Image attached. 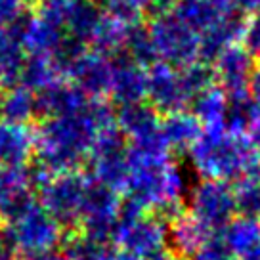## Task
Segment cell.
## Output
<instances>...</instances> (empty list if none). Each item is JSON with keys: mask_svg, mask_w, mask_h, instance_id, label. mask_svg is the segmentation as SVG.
<instances>
[{"mask_svg": "<svg viewBox=\"0 0 260 260\" xmlns=\"http://www.w3.org/2000/svg\"><path fill=\"white\" fill-rule=\"evenodd\" d=\"M247 94L260 107V61L254 63V67H252V73L249 77V86H247Z\"/></svg>", "mask_w": 260, "mask_h": 260, "instance_id": "obj_36", "label": "cell"}, {"mask_svg": "<svg viewBox=\"0 0 260 260\" xmlns=\"http://www.w3.org/2000/svg\"><path fill=\"white\" fill-rule=\"evenodd\" d=\"M113 65L111 59L100 52L86 50L79 59H75L65 71V77L90 100H102L109 94Z\"/></svg>", "mask_w": 260, "mask_h": 260, "instance_id": "obj_9", "label": "cell"}, {"mask_svg": "<svg viewBox=\"0 0 260 260\" xmlns=\"http://www.w3.org/2000/svg\"><path fill=\"white\" fill-rule=\"evenodd\" d=\"M111 59L113 73L109 84V96L117 106L124 104H136L146 102V86H147V71L144 67L136 65L124 52L115 54Z\"/></svg>", "mask_w": 260, "mask_h": 260, "instance_id": "obj_12", "label": "cell"}, {"mask_svg": "<svg viewBox=\"0 0 260 260\" xmlns=\"http://www.w3.org/2000/svg\"><path fill=\"white\" fill-rule=\"evenodd\" d=\"M128 2L138 10L142 16H149V12H151V6H153L155 0H128Z\"/></svg>", "mask_w": 260, "mask_h": 260, "instance_id": "obj_39", "label": "cell"}, {"mask_svg": "<svg viewBox=\"0 0 260 260\" xmlns=\"http://www.w3.org/2000/svg\"><path fill=\"white\" fill-rule=\"evenodd\" d=\"M203 126L195 119L191 111H176V113L165 115L159 122V134H161L165 146L169 151H189L197 138L201 136Z\"/></svg>", "mask_w": 260, "mask_h": 260, "instance_id": "obj_18", "label": "cell"}, {"mask_svg": "<svg viewBox=\"0 0 260 260\" xmlns=\"http://www.w3.org/2000/svg\"><path fill=\"white\" fill-rule=\"evenodd\" d=\"M249 140H251L252 149H254V153H256V157H258L260 161V115L258 119H256V122H254V126L251 128V132H249Z\"/></svg>", "mask_w": 260, "mask_h": 260, "instance_id": "obj_38", "label": "cell"}, {"mask_svg": "<svg viewBox=\"0 0 260 260\" xmlns=\"http://www.w3.org/2000/svg\"><path fill=\"white\" fill-rule=\"evenodd\" d=\"M111 124H115V109L104 100H90L84 111L77 115L42 119L35 130V161L52 176L77 172L98 132Z\"/></svg>", "mask_w": 260, "mask_h": 260, "instance_id": "obj_1", "label": "cell"}, {"mask_svg": "<svg viewBox=\"0 0 260 260\" xmlns=\"http://www.w3.org/2000/svg\"><path fill=\"white\" fill-rule=\"evenodd\" d=\"M189 159L203 178L226 184L260 171V161L251 140L241 134H232L224 126L205 128L189 147Z\"/></svg>", "mask_w": 260, "mask_h": 260, "instance_id": "obj_2", "label": "cell"}, {"mask_svg": "<svg viewBox=\"0 0 260 260\" xmlns=\"http://www.w3.org/2000/svg\"><path fill=\"white\" fill-rule=\"evenodd\" d=\"M234 201L239 216L260 222V171L237 180L234 186Z\"/></svg>", "mask_w": 260, "mask_h": 260, "instance_id": "obj_30", "label": "cell"}, {"mask_svg": "<svg viewBox=\"0 0 260 260\" xmlns=\"http://www.w3.org/2000/svg\"><path fill=\"white\" fill-rule=\"evenodd\" d=\"M189 107H191V113L195 115V119L201 122V126H205V128L224 126L228 96L224 94V90L214 84V86L191 98Z\"/></svg>", "mask_w": 260, "mask_h": 260, "instance_id": "obj_22", "label": "cell"}, {"mask_svg": "<svg viewBox=\"0 0 260 260\" xmlns=\"http://www.w3.org/2000/svg\"><path fill=\"white\" fill-rule=\"evenodd\" d=\"M25 61V52L12 29H0V84L16 86Z\"/></svg>", "mask_w": 260, "mask_h": 260, "instance_id": "obj_26", "label": "cell"}, {"mask_svg": "<svg viewBox=\"0 0 260 260\" xmlns=\"http://www.w3.org/2000/svg\"><path fill=\"white\" fill-rule=\"evenodd\" d=\"M88 182L90 180L79 172L56 174L37 191L39 205L67 232H75L81 224Z\"/></svg>", "mask_w": 260, "mask_h": 260, "instance_id": "obj_4", "label": "cell"}, {"mask_svg": "<svg viewBox=\"0 0 260 260\" xmlns=\"http://www.w3.org/2000/svg\"><path fill=\"white\" fill-rule=\"evenodd\" d=\"M245 19L237 12H228L199 35V59L212 63L226 48L243 39Z\"/></svg>", "mask_w": 260, "mask_h": 260, "instance_id": "obj_14", "label": "cell"}, {"mask_svg": "<svg viewBox=\"0 0 260 260\" xmlns=\"http://www.w3.org/2000/svg\"><path fill=\"white\" fill-rule=\"evenodd\" d=\"M252 67H254V57L245 50L243 44L230 46L212 61L216 86L224 90L228 98L247 94Z\"/></svg>", "mask_w": 260, "mask_h": 260, "instance_id": "obj_10", "label": "cell"}, {"mask_svg": "<svg viewBox=\"0 0 260 260\" xmlns=\"http://www.w3.org/2000/svg\"><path fill=\"white\" fill-rule=\"evenodd\" d=\"M260 115V107L251 100L249 94H239V96L228 98L226 117H224V128L232 134H241L245 136L251 132L254 122Z\"/></svg>", "mask_w": 260, "mask_h": 260, "instance_id": "obj_27", "label": "cell"}, {"mask_svg": "<svg viewBox=\"0 0 260 260\" xmlns=\"http://www.w3.org/2000/svg\"><path fill=\"white\" fill-rule=\"evenodd\" d=\"M102 16V6L94 0H69L63 32L81 42H90Z\"/></svg>", "mask_w": 260, "mask_h": 260, "instance_id": "obj_19", "label": "cell"}, {"mask_svg": "<svg viewBox=\"0 0 260 260\" xmlns=\"http://www.w3.org/2000/svg\"><path fill=\"white\" fill-rule=\"evenodd\" d=\"M216 6H218L224 14H228V12H234V0H212Z\"/></svg>", "mask_w": 260, "mask_h": 260, "instance_id": "obj_41", "label": "cell"}, {"mask_svg": "<svg viewBox=\"0 0 260 260\" xmlns=\"http://www.w3.org/2000/svg\"><path fill=\"white\" fill-rule=\"evenodd\" d=\"M8 249H12L8 243V239H6V232H4V228H0V252L8 251ZM14 251V249H12Z\"/></svg>", "mask_w": 260, "mask_h": 260, "instance_id": "obj_43", "label": "cell"}, {"mask_svg": "<svg viewBox=\"0 0 260 260\" xmlns=\"http://www.w3.org/2000/svg\"><path fill=\"white\" fill-rule=\"evenodd\" d=\"M37 117L35 92L27 90L21 84L8 86L0 94V121L12 124H27Z\"/></svg>", "mask_w": 260, "mask_h": 260, "instance_id": "obj_21", "label": "cell"}, {"mask_svg": "<svg viewBox=\"0 0 260 260\" xmlns=\"http://www.w3.org/2000/svg\"><path fill=\"white\" fill-rule=\"evenodd\" d=\"M147 260H184V258H178V256L171 254L169 251H162V252H159V254H155V256H151V258H147Z\"/></svg>", "mask_w": 260, "mask_h": 260, "instance_id": "obj_42", "label": "cell"}, {"mask_svg": "<svg viewBox=\"0 0 260 260\" xmlns=\"http://www.w3.org/2000/svg\"><path fill=\"white\" fill-rule=\"evenodd\" d=\"M241 42H243L245 50L252 57H260V12L251 14V17L245 21V31Z\"/></svg>", "mask_w": 260, "mask_h": 260, "instance_id": "obj_34", "label": "cell"}, {"mask_svg": "<svg viewBox=\"0 0 260 260\" xmlns=\"http://www.w3.org/2000/svg\"><path fill=\"white\" fill-rule=\"evenodd\" d=\"M63 254L69 260H111L113 256V247L111 245H100L90 241L81 234L67 232L63 239Z\"/></svg>", "mask_w": 260, "mask_h": 260, "instance_id": "obj_31", "label": "cell"}, {"mask_svg": "<svg viewBox=\"0 0 260 260\" xmlns=\"http://www.w3.org/2000/svg\"><path fill=\"white\" fill-rule=\"evenodd\" d=\"M147 31L151 35L157 57L162 63L182 69L199 59V35L176 16L165 14L153 17Z\"/></svg>", "mask_w": 260, "mask_h": 260, "instance_id": "obj_5", "label": "cell"}, {"mask_svg": "<svg viewBox=\"0 0 260 260\" xmlns=\"http://www.w3.org/2000/svg\"><path fill=\"white\" fill-rule=\"evenodd\" d=\"M41 260H69V258L65 256L63 252H52V254H48V256H44Z\"/></svg>", "mask_w": 260, "mask_h": 260, "instance_id": "obj_45", "label": "cell"}, {"mask_svg": "<svg viewBox=\"0 0 260 260\" xmlns=\"http://www.w3.org/2000/svg\"><path fill=\"white\" fill-rule=\"evenodd\" d=\"M191 260H234V254L220 232H211Z\"/></svg>", "mask_w": 260, "mask_h": 260, "instance_id": "obj_33", "label": "cell"}, {"mask_svg": "<svg viewBox=\"0 0 260 260\" xmlns=\"http://www.w3.org/2000/svg\"><path fill=\"white\" fill-rule=\"evenodd\" d=\"M10 29L16 32L21 48L29 56L52 57L65 39V32L59 27L44 21L37 14H25Z\"/></svg>", "mask_w": 260, "mask_h": 260, "instance_id": "obj_11", "label": "cell"}, {"mask_svg": "<svg viewBox=\"0 0 260 260\" xmlns=\"http://www.w3.org/2000/svg\"><path fill=\"white\" fill-rule=\"evenodd\" d=\"M23 2H25V0H23ZM35 2H39V0H35Z\"/></svg>", "mask_w": 260, "mask_h": 260, "instance_id": "obj_47", "label": "cell"}, {"mask_svg": "<svg viewBox=\"0 0 260 260\" xmlns=\"http://www.w3.org/2000/svg\"><path fill=\"white\" fill-rule=\"evenodd\" d=\"M122 52H124L134 63L140 65V67H144V69H149L151 65H155L159 61L157 52H155V46H153V41H151V35L147 31V27H144L142 23L128 27Z\"/></svg>", "mask_w": 260, "mask_h": 260, "instance_id": "obj_29", "label": "cell"}, {"mask_svg": "<svg viewBox=\"0 0 260 260\" xmlns=\"http://www.w3.org/2000/svg\"><path fill=\"white\" fill-rule=\"evenodd\" d=\"M241 260H260V247H256V249L249 251L247 254H243Z\"/></svg>", "mask_w": 260, "mask_h": 260, "instance_id": "obj_44", "label": "cell"}, {"mask_svg": "<svg viewBox=\"0 0 260 260\" xmlns=\"http://www.w3.org/2000/svg\"><path fill=\"white\" fill-rule=\"evenodd\" d=\"M146 100L162 117L176 113V111H184L191 102L182 82L180 71L162 61H157L147 69Z\"/></svg>", "mask_w": 260, "mask_h": 260, "instance_id": "obj_7", "label": "cell"}, {"mask_svg": "<svg viewBox=\"0 0 260 260\" xmlns=\"http://www.w3.org/2000/svg\"><path fill=\"white\" fill-rule=\"evenodd\" d=\"M4 178H6V171L0 169V193H2V187H4Z\"/></svg>", "mask_w": 260, "mask_h": 260, "instance_id": "obj_46", "label": "cell"}, {"mask_svg": "<svg viewBox=\"0 0 260 260\" xmlns=\"http://www.w3.org/2000/svg\"><path fill=\"white\" fill-rule=\"evenodd\" d=\"M115 243L122 247V251L132 252L142 260H147L165 251L167 224L157 218L153 212L142 214L128 222H119Z\"/></svg>", "mask_w": 260, "mask_h": 260, "instance_id": "obj_8", "label": "cell"}, {"mask_svg": "<svg viewBox=\"0 0 260 260\" xmlns=\"http://www.w3.org/2000/svg\"><path fill=\"white\" fill-rule=\"evenodd\" d=\"M86 178L109 187L117 193L124 191L126 180H128V153L88 157Z\"/></svg>", "mask_w": 260, "mask_h": 260, "instance_id": "obj_20", "label": "cell"}, {"mask_svg": "<svg viewBox=\"0 0 260 260\" xmlns=\"http://www.w3.org/2000/svg\"><path fill=\"white\" fill-rule=\"evenodd\" d=\"M186 207L187 214H191L209 232H220L236 216L234 187L220 180L205 178L191 187Z\"/></svg>", "mask_w": 260, "mask_h": 260, "instance_id": "obj_6", "label": "cell"}, {"mask_svg": "<svg viewBox=\"0 0 260 260\" xmlns=\"http://www.w3.org/2000/svg\"><path fill=\"white\" fill-rule=\"evenodd\" d=\"M35 153V130L0 121V169H23Z\"/></svg>", "mask_w": 260, "mask_h": 260, "instance_id": "obj_15", "label": "cell"}, {"mask_svg": "<svg viewBox=\"0 0 260 260\" xmlns=\"http://www.w3.org/2000/svg\"><path fill=\"white\" fill-rule=\"evenodd\" d=\"M111 260H142L138 258L136 254H132V252H126V251H115L113 256H111Z\"/></svg>", "mask_w": 260, "mask_h": 260, "instance_id": "obj_40", "label": "cell"}, {"mask_svg": "<svg viewBox=\"0 0 260 260\" xmlns=\"http://www.w3.org/2000/svg\"><path fill=\"white\" fill-rule=\"evenodd\" d=\"M35 102H37V117L54 119V117H67L84 111L90 98L82 94L71 82L59 81L37 92Z\"/></svg>", "mask_w": 260, "mask_h": 260, "instance_id": "obj_13", "label": "cell"}, {"mask_svg": "<svg viewBox=\"0 0 260 260\" xmlns=\"http://www.w3.org/2000/svg\"><path fill=\"white\" fill-rule=\"evenodd\" d=\"M59 81H63V73L59 71V67L54 63L52 57L29 56L25 57L23 65H21L17 84H21L27 90L37 94L46 86Z\"/></svg>", "mask_w": 260, "mask_h": 260, "instance_id": "obj_23", "label": "cell"}, {"mask_svg": "<svg viewBox=\"0 0 260 260\" xmlns=\"http://www.w3.org/2000/svg\"><path fill=\"white\" fill-rule=\"evenodd\" d=\"M234 10L243 14H256L260 12V0H234Z\"/></svg>", "mask_w": 260, "mask_h": 260, "instance_id": "obj_37", "label": "cell"}, {"mask_svg": "<svg viewBox=\"0 0 260 260\" xmlns=\"http://www.w3.org/2000/svg\"><path fill=\"white\" fill-rule=\"evenodd\" d=\"M226 245L234 256H243L249 251L260 247V222L251 218H234L220 230Z\"/></svg>", "mask_w": 260, "mask_h": 260, "instance_id": "obj_24", "label": "cell"}, {"mask_svg": "<svg viewBox=\"0 0 260 260\" xmlns=\"http://www.w3.org/2000/svg\"><path fill=\"white\" fill-rule=\"evenodd\" d=\"M4 232L14 252L25 260H41L56 252L57 247L63 245L67 234V230L52 218L41 205L32 207L12 224H6Z\"/></svg>", "mask_w": 260, "mask_h": 260, "instance_id": "obj_3", "label": "cell"}, {"mask_svg": "<svg viewBox=\"0 0 260 260\" xmlns=\"http://www.w3.org/2000/svg\"><path fill=\"white\" fill-rule=\"evenodd\" d=\"M126 32H128V27L121 21L113 19L111 16L104 14L100 23H98L96 31L92 35V50L94 52H100L107 57H113L115 54H119L124 46V41H126Z\"/></svg>", "mask_w": 260, "mask_h": 260, "instance_id": "obj_28", "label": "cell"}, {"mask_svg": "<svg viewBox=\"0 0 260 260\" xmlns=\"http://www.w3.org/2000/svg\"><path fill=\"white\" fill-rule=\"evenodd\" d=\"M209 230L197 220L184 212L180 218L167 224V251L184 260H191L199 247L209 237Z\"/></svg>", "mask_w": 260, "mask_h": 260, "instance_id": "obj_17", "label": "cell"}, {"mask_svg": "<svg viewBox=\"0 0 260 260\" xmlns=\"http://www.w3.org/2000/svg\"><path fill=\"white\" fill-rule=\"evenodd\" d=\"M178 71H180L182 82H184V86H186L189 98L197 96V94H201L203 90L211 88V86L216 84L212 65L207 63V61H201V59H197L193 63L182 67Z\"/></svg>", "mask_w": 260, "mask_h": 260, "instance_id": "obj_32", "label": "cell"}, {"mask_svg": "<svg viewBox=\"0 0 260 260\" xmlns=\"http://www.w3.org/2000/svg\"><path fill=\"white\" fill-rule=\"evenodd\" d=\"M224 12L212 0H176L172 16H176L184 25L201 35L209 29Z\"/></svg>", "mask_w": 260, "mask_h": 260, "instance_id": "obj_25", "label": "cell"}, {"mask_svg": "<svg viewBox=\"0 0 260 260\" xmlns=\"http://www.w3.org/2000/svg\"><path fill=\"white\" fill-rule=\"evenodd\" d=\"M23 16V0H0V29H8Z\"/></svg>", "mask_w": 260, "mask_h": 260, "instance_id": "obj_35", "label": "cell"}, {"mask_svg": "<svg viewBox=\"0 0 260 260\" xmlns=\"http://www.w3.org/2000/svg\"><path fill=\"white\" fill-rule=\"evenodd\" d=\"M161 117L147 102L124 104L115 109V124L130 144L151 138L159 132Z\"/></svg>", "mask_w": 260, "mask_h": 260, "instance_id": "obj_16", "label": "cell"}]
</instances>
